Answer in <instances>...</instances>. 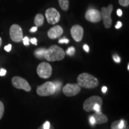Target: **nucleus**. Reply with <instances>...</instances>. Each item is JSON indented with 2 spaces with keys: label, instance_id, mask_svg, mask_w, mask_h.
Segmentation results:
<instances>
[{
  "label": "nucleus",
  "instance_id": "f257e3e1",
  "mask_svg": "<svg viewBox=\"0 0 129 129\" xmlns=\"http://www.w3.org/2000/svg\"><path fill=\"white\" fill-rule=\"evenodd\" d=\"M65 56L64 51L60 47L53 45L46 49L44 54V58L49 62L62 60Z\"/></svg>",
  "mask_w": 129,
  "mask_h": 129
},
{
  "label": "nucleus",
  "instance_id": "f03ea898",
  "mask_svg": "<svg viewBox=\"0 0 129 129\" xmlns=\"http://www.w3.org/2000/svg\"><path fill=\"white\" fill-rule=\"evenodd\" d=\"M77 84L81 87L94 88L99 85V81L96 77L88 73H82L77 77Z\"/></svg>",
  "mask_w": 129,
  "mask_h": 129
},
{
  "label": "nucleus",
  "instance_id": "7ed1b4c3",
  "mask_svg": "<svg viewBox=\"0 0 129 129\" xmlns=\"http://www.w3.org/2000/svg\"><path fill=\"white\" fill-rule=\"evenodd\" d=\"M56 87L53 82L47 81L41 85L38 86L37 93L40 96H48L54 94Z\"/></svg>",
  "mask_w": 129,
  "mask_h": 129
},
{
  "label": "nucleus",
  "instance_id": "20e7f679",
  "mask_svg": "<svg viewBox=\"0 0 129 129\" xmlns=\"http://www.w3.org/2000/svg\"><path fill=\"white\" fill-rule=\"evenodd\" d=\"M112 4H109L107 7H102L101 9V19L103 20L104 26L105 27V28H109L112 25L111 13H112Z\"/></svg>",
  "mask_w": 129,
  "mask_h": 129
},
{
  "label": "nucleus",
  "instance_id": "39448f33",
  "mask_svg": "<svg viewBox=\"0 0 129 129\" xmlns=\"http://www.w3.org/2000/svg\"><path fill=\"white\" fill-rule=\"evenodd\" d=\"M38 76L42 78H48L52 74V67L47 62H41L38 64L37 69Z\"/></svg>",
  "mask_w": 129,
  "mask_h": 129
},
{
  "label": "nucleus",
  "instance_id": "423d86ee",
  "mask_svg": "<svg viewBox=\"0 0 129 129\" xmlns=\"http://www.w3.org/2000/svg\"><path fill=\"white\" fill-rule=\"evenodd\" d=\"M96 104L102 106L103 104L102 99L100 96H93L90 97L84 101L83 104V109L86 112L93 111V107Z\"/></svg>",
  "mask_w": 129,
  "mask_h": 129
},
{
  "label": "nucleus",
  "instance_id": "0eeeda50",
  "mask_svg": "<svg viewBox=\"0 0 129 129\" xmlns=\"http://www.w3.org/2000/svg\"><path fill=\"white\" fill-rule=\"evenodd\" d=\"M10 36L13 41L19 43L23 40V35L22 29L19 25L14 24L10 28Z\"/></svg>",
  "mask_w": 129,
  "mask_h": 129
},
{
  "label": "nucleus",
  "instance_id": "6e6552de",
  "mask_svg": "<svg viewBox=\"0 0 129 129\" xmlns=\"http://www.w3.org/2000/svg\"><path fill=\"white\" fill-rule=\"evenodd\" d=\"M12 83L14 87L17 89H22L26 91H30L31 90V87L28 82L20 77H14L12 80Z\"/></svg>",
  "mask_w": 129,
  "mask_h": 129
},
{
  "label": "nucleus",
  "instance_id": "1a4fd4ad",
  "mask_svg": "<svg viewBox=\"0 0 129 129\" xmlns=\"http://www.w3.org/2000/svg\"><path fill=\"white\" fill-rule=\"evenodd\" d=\"M46 17L48 23L54 25L57 23L60 20V14L59 12L54 8H49L45 13Z\"/></svg>",
  "mask_w": 129,
  "mask_h": 129
},
{
  "label": "nucleus",
  "instance_id": "9d476101",
  "mask_svg": "<svg viewBox=\"0 0 129 129\" xmlns=\"http://www.w3.org/2000/svg\"><path fill=\"white\" fill-rule=\"evenodd\" d=\"M81 91V87L78 84H67L63 88V93L68 97L74 96Z\"/></svg>",
  "mask_w": 129,
  "mask_h": 129
},
{
  "label": "nucleus",
  "instance_id": "9b49d317",
  "mask_svg": "<svg viewBox=\"0 0 129 129\" xmlns=\"http://www.w3.org/2000/svg\"><path fill=\"white\" fill-rule=\"evenodd\" d=\"M85 19L88 22L92 23H98L102 20L101 12L96 9H88L85 12Z\"/></svg>",
  "mask_w": 129,
  "mask_h": 129
},
{
  "label": "nucleus",
  "instance_id": "f8f14e48",
  "mask_svg": "<svg viewBox=\"0 0 129 129\" xmlns=\"http://www.w3.org/2000/svg\"><path fill=\"white\" fill-rule=\"evenodd\" d=\"M71 34L73 39L77 42H80L83 39L84 29L80 25H75L71 29Z\"/></svg>",
  "mask_w": 129,
  "mask_h": 129
},
{
  "label": "nucleus",
  "instance_id": "ddd939ff",
  "mask_svg": "<svg viewBox=\"0 0 129 129\" xmlns=\"http://www.w3.org/2000/svg\"><path fill=\"white\" fill-rule=\"evenodd\" d=\"M63 33V29L60 25H56L50 29L47 32L48 37L50 39H56L59 38Z\"/></svg>",
  "mask_w": 129,
  "mask_h": 129
},
{
  "label": "nucleus",
  "instance_id": "4468645a",
  "mask_svg": "<svg viewBox=\"0 0 129 129\" xmlns=\"http://www.w3.org/2000/svg\"><path fill=\"white\" fill-rule=\"evenodd\" d=\"M94 117L95 121L96 124H101L105 123L108 121V118L105 114L100 112H95L93 115Z\"/></svg>",
  "mask_w": 129,
  "mask_h": 129
},
{
  "label": "nucleus",
  "instance_id": "2eb2a0df",
  "mask_svg": "<svg viewBox=\"0 0 129 129\" xmlns=\"http://www.w3.org/2000/svg\"><path fill=\"white\" fill-rule=\"evenodd\" d=\"M44 16L42 14L38 13L35 16V19H34V23L36 25L37 27L38 26H41V25H43V23H44Z\"/></svg>",
  "mask_w": 129,
  "mask_h": 129
},
{
  "label": "nucleus",
  "instance_id": "dca6fc26",
  "mask_svg": "<svg viewBox=\"0 0 129 129\" xmlns=\"http://www.w3.org/2000/svg\"><path fill=\"white\" fill-rule=\"evenodd\" d=\"M46 49L45 48H40L35 50L34 51V56L38 59H43L44 58V54Z\"/></svg>",
  "mask_w": 129,
  "mask_h": 129
},
{
  "label": "nucleus",
  "instance_id": "f3484780",
  "mask_svg": "<svg viewBox=\"0 0 129 129\" xmlns=\"http://www.w3.org/2000/svg\"><path fill=\"white\" fill-rule=\"evenodd\" d=\"M58 2L62 10L67 11L68 10L69 6V0H58Z\"/></svg>",
  "mask_w": 129,
  "mask_h": 129
},
{
  "label": "nucleus",
  "instance_id": "a211bd4d",
  "mask_svg": "<svg viewBox=\"0 0 129 129\" xmlns=\"http://www.w3.org/2000/svg\"><path fill=\"white\" fill-rule=\"evenodd\" d=\"M75 49L74 47H69L68 48L67 51H66V53H67L68 55L70 56H73L74 55V54H75Z\"/></svg>",
  "mask_w": 129,
  "mask_h": 129
},
{
  "label": "nucleus",
  "instance_id": "6ab92c4d",
  "mask_svg": "<svg viewBox=\"0 0 129 129\" xmlns=\"http://www.w3.org/2000/svg\"><path fill=\"white\" fill-rule=\"evenodd\" d=\"M4 106L3 103L1 101H0V120H1L4 115Z\"/></svg>",
  "mask_w": 129,
  "mask_h": 129
},
{
  "label": "nucleus",
  "instance_id": "aec40b11",
  "mask_svg": "<svg viewBox=\"0 0 129 129\" xmlns=\"http://www.w3.org/2000/svg\"><path fill=\"white\" fill-rule=\"evenodd\" d=\"M118 3L123 7H128L129 6V0H118Z\"/></svg>",
  "mask_w": 129,
  "mask_h": 129
},
{
  "label": "nucleus",
  "instance_id": "412c9836",
  "mask_svg": "<svg viewBox=\"0 0 129 129\" xmlns=\"http://www.w3.org/2000/svg\"><path fill=\"white\" fill-rule=\"evenodd\" d=\"M120 123V121H115L111 124V129H119L118 125Z\"/></svg>",
  "mask_w": 129,
  "mask_h": 129
},
{
  "label": "nucleus",
  "instance_id": "4be33fe9",
  "mask_svg": "<svg viewBox=\"0 0 129 129\" xmlns=\"http://www.w3.org/2000/svg\"><path fill=\"white\" fill-rule=\"evenodd\" d=\"M54 83V85H55V87H56V91H58L61 88V85H62V83H60V82H58V81H56V82H53Z\"/></svg>",
  "mask_w": 129,
  "mask_h": 129
},
{
  "label": "nucleus",
  "instance_id": "5701e85b",
  "mask_svg": "<svg viewBox=\"0 0 129 129\" xmlns=\"http://www.w3.org/2000/svg\"><path fill=\"white\" fill-rule=\"evenodd\" d=\"M93 111H96V112H100L101 111V106L99 104H96L93 107Z\"/></svg>",
  "mask_w": 129,
  "mask_h": 129
},
{
  "label": "nucleus",
  "instance_id": "b1692460",
  "mask_svg": "<svg viewBox=\"0 0 129 129\" xmlns=\"http://www.w3.org/2000/svg\"><path fill=\"white\" fill-rule=\"evenodd\" d=\"M23 44L25 46H29V40L27 37H24L23 38Z\"/></svg>",
  "mask_w": 129,
  "mask_h": 129
},
{
  "label": "nucleus",
  "instance_id": "393cba45",
  "mask_svg": "<svg viewBox=\"0 0 129 129\" xmlns=\"http://www.w3.org/2000/svg\"><path fill=\"white\" fill-rule=\"evenodd\" d=\"M69 40L67 39V38H65L64 37L63 38H62V39L59 40V43H60V44H63V43L68 44V43H69Z\"/></svg>",
  "mask_w": 129,
  "mask_h": 129
},
{
  "label": "nucleus",
  "instance_id": "a878e982",
  "mask_svg": "<svg viewBox=\"0 0 129 129\" xmlns=\"http://www.w3.org/2000/svg\"><path fill=\"white\" fill-rule=\"evenodd\" d=\"M113 59H114V60L115 61L116 63H120L121 60L120 57H119L117 54H114V55L113 56Z\"/></svg>",
  "mask_w": 129,
  "mask_h": 129
},
{
  "label": "nucleus",
  "instance_id": "bb28decb",
  "mask_svg": "<svg viewBox=\"0 0 129 129\" xmlns=\"http://www.w3.org/2000/svg\"><path fill=\"white\" fill-rule=\"evenodd\" d=\"M50 123L48 121H46L44 124H43V128L44 129H49L50 127Z\"/></svg>",
  "mask_w": 129,
  "mask_h": 129
},
{
  "label": "nucleus",
  "instance_id": "cd10ccee",
  "mask_svg": "<svg viewBox=\"0 0 129 129\" xmlns=\"http://www.w3.org/2000/svg\"><path fill=\"white\" fill-rule=\"evenodd\" d=\"M89 121H90V123L91 124V125H94L96 124V121H95V120L93 115L90 116L89 117Z\"/></svg>",
  "mask_w": 129,
  "mask_h": 129
},
{
  "label": "nucleus",
  "instance_id": "c85d7f7f",
  "mask_svg": "<svg viewBox=\"0 0 129 129\" xmlns=\"http://www.w3.org/2000/svg\"><path fill=\"white\" fill-rule=\"evenodd\" d=\"M12 46L11 44L7 45V46L4 47V50L6 51H7V52H9V51H10L11 50H12Z\"/></svg>",
  "mask_w": 129,
  "mask_h": 129
},
{
  "label": "nucleus",
  "instance_id": "c756f323",
  "mask_svg": "<svg viewBox=\"0 0 129 129\" xmlns=\"http://www.w3.org/2000/svg\"><path fill=\"white\" fill-rule=\"evenodd\" d=\"M6 72H7V71H6V69H1V70H0V76H4L6 74Z\"/></svg>",
  "mask_w": 129,
  "mask_h": 129
},
{
  "label": "nucleus",
  "instance_id": "7c9ffc66",
  "mask_svg": "<svg viewBox=\"0 0 129 129\" xmlns=\"http://www.w3.org/2000/svg\"><path fill=\"white\" fill-rule=\"evenodd\" d=\"M30 43H32V44L36 45V46L37 45V40L35 38H31V39L30 40Z\"/></svg>",
  "mask_w": 129,
  "mask_h": 129
},
{
  "label": "nucleus",
  "instance_id": "2f4dec72",
  "mask_svg": "<svg viewBox=\"0 0 129 129\" xmlns=\"http://www.w3.org/2000/svg\"><path fill=\"white\" fill-rule=\"evenodd\" d=\"M121 26H122V23L121 22H120V21H119V22H117V25H115V28L116 29H119V28H120Z\"/></svg>",
  "mask_w": 129,
  "mask_h": 129
},
{
  "label": "nucleus",
  "instance_id": "473e14b6",
  "mask_svg": "<svg viewBox=\"0 0 129 129\" xmlns=\"http://www.w3.org/2000/svg\"><path fill=\"white\" fill-rule=\"evenodd\" d=\"M83 48H84V50L86 51V52H88V51H89V50H90L89 49V47H88L87 44L84 45Z\"/></svg>",
  "mask_w": 129,
  "mask_h": 129
},
{
  "label": "nucleus",
  "instance_id": "72a5a7b5",
  "mask_svg": "<svg viewBox=\"0 0 129 129\" xmlns=\"http://www.w3.org/2000/svg\"><path fill=\"white\" fill-rule=\"evenodd\" d=\"M117 14L118 16H121L122 14V12L121 9H118L117 11Z\"/></svg>",
  "mask_w": 129,
  "mask_h": 129
},
{
  "label": "nucleus",
  "instance_id": "f704fd0d",
  "mask_svg": "<svg viewBox=\"0 0 129 129\" xmlns=\"http://www.w3.org/2000/svg\"><path fill=\"white\" fill-rule=\"evenodd\" d=\"M37 29H38V28H37V26H34V27H32V28L31 29H30V32H35L37 31Z\"/></svg>",
  "mask_w": 129,
  "mask_h": 129
},
{
  "label": "nucleus",
  "instance_id": "c9c22d12",
  "mask_svg": "<svg viewBox=\"0 0 129 129\" xmlns=\"http://www.w3.org/2000/svg\"><path fill=\"white\" fill-rule=\"evenodd\" d=\"M107 90H108V88L106 87V86L103 87L102 88V92L104 93H105L106 92V91H107Z\"/></svg>",
  "mask_w": 129,
  "mask_h": 129
},
{
  "label": "nucleus",
  "instance_id": "e433bc0d",
  "mask_svg": "<svg viewBox=\"0 0 129 129\" xmlns=\"http://www.w3.org/2000/svg\"><path fill=\"white\" fill-rule=\"evenodd\" d=\"M38 129H44V128H43V125H41V126H40L39 127H38ZM49 129H54V128L53 127V126H52V125H50V127Z\"/></svg>",
  "mask_w": 129,
  "mask_h": 129
},
{
  "label": "nucleus",
  "instance_id": "4c0bfd02",
  "mask_svg": "<svg viewBox=\"0 0 129 129\" xmlns=\"http://www.w3.org/2000/svg\"><path fill=\"white\" fill-rule=\"evenodd\" d=\"M1 44H2V39H1V38L0 37V47H1Z\"/></svg>",
  "mask_w": 129,
  "mask_h": 129
},
{
  "label": "nucleus",
  "instance_id": "58836bf2",
  "mask_svg": "<svg viewBox=\"0 0 129 129\" xmlns=\"http://www.w3.org/2000/svg\"><path fill=\"white\" fill-rule=\"evenodd\" d=\"M122 129H128V125H125V126L124 127V128Z\"/></svg>",
  "mask_w": 129,
  "mask_h": 129
},
{
  "label": "nucleus",
  "instance_id": "ea45409f",
  "mask_svg": "<svg viewBox=\"0 0 129 129\" xmlns=\"http://www.w3.org/2000/svg\"><path fill=\"white\" fill-rule=\"evenodd\" d=\"M127 70H129V64H128V66H127Z\"/></svg>",
  "mask_w": 129,
  "mask_h": 129
}]
</instances>
